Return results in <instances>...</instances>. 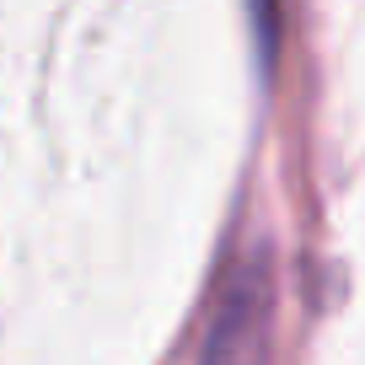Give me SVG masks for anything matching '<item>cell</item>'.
<instances>
[{"label":"cell","instance_id":"obj_1","mask_svg":"<svg viewBox=\"0 0 365 365\" xmlns=\"http://www.w3.org/2000/svg\"><path fill=\"white\" fill-rule=\"evenodd\" d=\"M269 360H274V279L263 258H247L226 279V296L210 322L205 365H269Z\"/></svg>","mask_w":365,"mask_h":365}]
</instances>
